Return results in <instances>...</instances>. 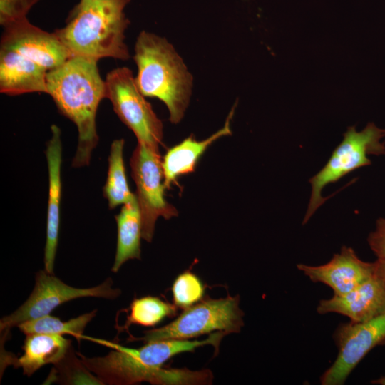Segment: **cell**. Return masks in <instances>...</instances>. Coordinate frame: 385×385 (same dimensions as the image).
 Instances as JSON below:
<instances>
[{
	"label": "cell",
	"mask_w": 385,
	"mask_h": 385,
	"mask_svg": "<svg viewBox=\"0 0 385 385\" xmlns=\"http://www.w3.org/2000/svg\"><path fill=\"white\" fill-rule=\"evenodd\" d=\"M235 108V105L229 113L223 127L207 139L197 140L191 135L167 151L162 159L165 188H169L180 175L193 172L200 158L215 140L232 134L230 122Z\"/></svg>",
	"instance_id": "obj_16"
},
{
	"label": "cell",
	"mask_w": 385,
	"mask_h": 385,
	"mask_svg": "<svg viewBox=\"0 0 385 385\" xmlns=\"http://www.w3.org/2000/svg\"><path fill=\"white\" fill-rule=\"evenodd\" d=\"M47 69L15 51L0 47V92L10 96L47 93Z\"/></svg>",
	"instance_id": "obj_15"
},
{
	"label": "cell",
	"mask_w": 385,
	"mask_h": 385,
	"mask_svg": "<svg viewBox=\"0 0 385 385\" xmlns=\"http://www.w3.org/2000/svg\"><path fill=\"white\" fill-rule=\"evenodd\" d=\"M173 299L177 307L186 309L201 300L204 286L200 279L190 272H185L177 277L172 286Z\"/></svg>",
	"instance_id": "obj_23"
},
{
	"label": "cell",
	"mask_w": 385,
	"mask_h": 385,
	"mask_svg": "<svg viewBox=\"0 0 385 385\" xmlns=\"http://www.w3.org/2000/svg\"><path fill=\"white\" fill-rule=\"evenodd\" d=\"M383 345H385V342L384 343V344H383Z\"/></svg>",
	"instance_id": "obj_28"
},
{
	"label": "cell",
	"mask_w": 385,
	"mask_h": 385,
	"mask_svg": "<svg viewBox=\"0 0 385 385\" xmlns=\"http://www.w3.org/2000/svg\"><path fill=\"white\" fill-rule=\"evenodd\" d=\"M238 296L221 299L207 298L185 309L170 324L144 332L133 340L144 342L168 339H188L217 330L237 333L244 325L243 312L239 307Z\"/></svg>",
	"instance_id": "obj_6"
},
{
	"label": "cell",
	"mask_w": 385,
	"mask_h": 385,
	"mask_svg": "<svg viewBox=\"0 0 385 385\" xmlns=\"http://www.w3.org/2000/svg\"><path fill=\"white\" fill-rule=\"evenodd\" d=\"M320 314L336 313L352 322H363L385 313V286L376 273L358 287L342 296L334 295L319 302Z\"/></svg>",
	"instance_id": "obj_13"
},
{
	"label": "cell",
	"mask_w": 385,
	"mask_h": 385,
	"mask_svg": "<svg viewBox=\"0 0 385 385\" xmlns=\"http://www.w3.org/2000/svg\"><path fill=\"white\" fill-rule=\"evenodd\" d=\"M367 241L377 259L385 260V218L376 220L375 230L369 233Z\"/></svg>",
	"instance_id": "obj_25"
},
{
	"label": "cell",
	"mask_w": 385,
	"mask_h": 385,
	"mask_svg": "<svg viewBox=\"0 0 385 385\" xmlns=\"http://www.w3.org/2000/svg\"><path fill=\"white\" fill-rule=\"evenodd\" d=\"M51 130L52 136L47 143L46 150L48 170L49 187L46 241L44 250V270L50 274H53L60 224L62 145L60 128L56 125H52Z\"/></svg>",
	"instance_id": "obj_14"
},
{
	"label": "cell",
	"mask_w": 385,
	"mask_h": 385,
	"mask_svg": "<svg viewBox=\"0 0 385 385\" xmlns=\"http://www.w3.org/2000/svg\"><path fill=\"white\" fill-rule=\"evenodd\" d=\"M297 267L312 282L324 284L333 290L334 295L342 296L373 276L376 263L363 261L351 247L343 246L324 265L301 263Z\"/></svg>",
	"instance_id": "obj_12"
},
{
	"label": "cell",
	"mask_w": 385,
	"mask_h": 385,
	"mask_svg": "<svg viewBox=\"0 0 385 385\" xmlns=\"http://www.w3.org/2000/svg\"><path fill=\"white\" fill-rule=\"evenodd\" d=\"M227 334L219 331L201 341H155L138 349L83 335V339L111 347L113 350L103 356L87 357L80 353L77 355L103 385H131L143 381L154 384L163 365L169 359L182 352L194 351L197 347L207 344L215 346L217 354L222 338Z\"/></svg>",
	"instance_id": "obj_3"
},
{
	"label": "cell",
	"mask_w": 385,
	"mask_h": 385,
	"mask_svg": "<svg viewBox=\"0 0 385 385\" xmlns=\"http://www.w3.org/2000/svg\"><path fill=\"white\" fill-rule=\"evenodd\" d=\"M112 286L113 280L109 277L96 287L76 288L66 284L53 274L40 270L36 274L35 286L29 298L14 312L1 319V332L9 331L24 322L50 314L61 304L74 299H116L121 290Z\"/></svg>",
	"instance_id": "obj_8"
},
{
	"label": "cell",
	"mask_w": 385,
	"mask_h": 385,
	"mask_svg": "<svg viewBox=\"0 0 385 385\" xmlns=\"http://www.w3.org/2000/svg\"><path fill=\"white\" fill-rule=\"evenodd\" d=\"M39 0H0V24L6 27L26 19L29 10Z\"/></svg>",
	"instance_id": "obj_24"
},
{
	"label": "cell",
	"mask_w": 385,
	"mask_h": 385,
	"mask_svg": "<svg viewBox=\"0 0 385 385\" xmlns=\"http://www.w3.org/2000/svg\"><path fill=\"white\" fill-rule=\"evenodd\" d=\"M384 138L385 129L378 128L373 123H368L359 132L355 126L348 128L326 165L309 179L312 193L303 224L325 202L322 192L327 185L337 182L356 169L371 165L368 155L385 154V142H381Z\"/></svg>",
	"instance_id": "obj_5"
},
{
	"label": "cell",
	"mask_w": 385,
	"mask_h": 385,
	"mask_svg": "<svg viewBox=\"0 0 385 385\" xmlns=\"http://www.w3.org/2000/svg\"><path fill=\"white\" fill-rule=\"evenodd\" d=\"M371 383L374 384L385 385V376L372 380Z\"/></svg>",
	"instance_id": "obj_27"
},
{
	"label": "cell",
	"mask_w": 385,
	"mask_h": 385,
	"mask_svg": "<svg viewBox=\"0 0 385 385\" xmlns=\"http://www.w3.org/2000/svg\"><path fill=\"white\" fill-rule=\"evenodd\" d=\"M130 0H80L66 26L54 31L72 56L99 60L130 58L125 42L129 24L124 9Z\"/></svg>",
	"instance_id": "obj_2"
},
{
	"label": "cell",
	"mask_w": 385,
	"mask_h": 385,
	"mask_svg": "<svg viewBox=\"0 0 385 385\" xmlns=\"http://www.w3.org/2000/svg\"><path fill=\"white\" fill-rule=\"evenodd\" d=\"M124 140L117 139L111 145L108 170L103 194L110 209L131 201L135 197L130 190L123 160Z\"/></svg>",
	"instance_id": "obj_19"
},
{
	"label": "cell",
	"mask_w": 385,
	"mask_h": 385,
	"mask_svg": "<svg viewBox=\"0 0 385 385\" xmlns=\"http://www.w3.org/2000/svg\"><path fill=\"white\" fill-rule=\"evenodd\" d=\"M71 347V341L60 334H28L22 347L24 354L13 364L29 377L43 366L58 363Z\"/></svg>",
	"instance_id": "obj_17"
},
{
	"label": "cell",
	"mask_w": 385,
	"mask_h": 385,
	"mask_svg": "<svg viewBox=\"0 0 385 385\" xmlns=\"http://www.w3.org/2000/svg\"><path fill=\"white\" fill-rule=\"evenodd\" d=\"M0 43V47L15 51L48 71L72 56L54 32L41 29L27 18L4 27Z\"/></svg>",
	"instance_id": "obj_11"
},
{
	"label": "cell",
	"mask_w": 385,
	"mask_h": 385,
	"mask_svg": "<svg viewBox=\"0 0 385 385\" xmlns=\"http://www.w3.org/2000/svg\"><path fill=\"white\" fill-rule=\"evenodd\" d=\"M106 96L120 120L138 139L149 147L159 150L163 138V125L150 103L138 90L132 71L127 67L108 73Z\"/></svg>",
	"instance_id": "obj_7"
},
{
	"label": "cell",
	"mask_w": 385,
	"mask_h": 385,
	"mask_svg": "<svg viewBox=\"0 0 385 385\" xmlns=\"http://www.w3.org/2000/svg\"><path fill=\"white\" fill-rule=\"evenodd\" d=\"M97 310L81 314L68 321L50 314L28 320L19 324L17 327L25 335L32 334H70L78 339H82L83 331L87 324L96 316Z\"/></svg>",
	"instance_id": "obj_20"
},
{
	"label": "cell",
	"mask_w": 385,
	"mask_h": 385,
	"mask_svg": "<svg viewBox=\"0 0 385 385\" xmlns=\"http://www.w3.org/2000/svg\"><path fill=\"white\" fill-rule=\"evenodd\" d=\"M133 59L138 67L136 86L145 97L157 98L178 123L189 104L192 76L173 46L163 37L143 31L135 41Z\"/></svg>",
	"instance_id": "obj_4"
},
{
	"label": "cell",
	"mask_w": 385,
	"mask_h": 385,
	"mask_svg": "<svg viewBox=\"0 0 385 385\" xmlns=\"http://www.w3.org/2000/svg\"><path fill=\"white\" fill-rule=\"evenodd\" d=\"M376 263V273L381 278L385 286V260L377 259Z\"/></svg>",
	"instance_id": "obj_26"
},
{
	"label": "cell",
	"mask_w": 385,
	"mask_h": 385,
	"mask_svg": "<svg viewBox=\"0 0 385 385\" xmlns=\"http://www.w3.org/2000/svg\"><path fill=\"white\" fill-rule=\"evenodd\" d=\"M117 224V246L113 272H118L128 260L140 259V238L142 218L135 197L123 205L120 213L115 217Z\"/></svg>",
	"instance_id": "obj_18"
},
{
	"label": "cell",
	"mask_w": 385,
	"mask_h": 385,
	"mask_svg": "<svg viewBox=\"0 0 385 385\" xmlns=\"http://www.w3.org/2000/svg\"><path fill=\"white\" fill-rule=\"evenodd\" d=\"M98 60L72 56L46 74L47 94L59 111L77 127L78 144L72 161L73 168L88 165L97 145L96 117L98 105L106 96V85L99 73Z\"/></svg>",
	"instance_id": "obj_1"
},
{
	"label": "cell",
	"mask_w": 385,
	"mask_h": 385,
	"mask_svg": "<svg viewBox=\"0 0 385 385\" xmlns=\"http://www.w3.org/2000/svg\"><path fill=\"white\" fill-rule=\"evenodd\" d=\"M130 168L142 218V238L150 242L158 218L170 219L178 215V211L164 197L165 188L159 150L138 142L130 158Z\"/></svg>",
	"instance_id": "obj_9"
},
{
	"label": "cell",
	"mask_w": 385,
	"mask_h": 385,
	"mask_svg": "<svg viewBox=\"0 0 385 385\" xmlns=\"http://www.w3.org/2000/svg\"><path fill=\"white\" fill-rule=\"evenodd\" d=\"M175 305L168 303L158 297L146 296L134 299L129 308L124 328L132 324L145 327H153L159 324L164 318L172 317L176 313Z\"/></svg>",
	"instance_id": "obj_21"
},
{
	"label": "cell",
	"mask_w": 385,
	"mask_h": 385,
	"mask_svg": "<svg viewBox=\"0 0 385 385\" xmlns=\"http://www.w3.org/2000/svg\"><path fill=\"white\" fill-rule=\"evenodd\" d=\"M46 383L58 382L63 384H101V381L90 371L72 349L58 363L54 364Z\"/></svg>",
	"instance_id": "obj_22"
},
{
	"label": "cell",
	"mask_w": 385,
	"mask_h": 385,
	"mask_svg": "<svg viewBox=\"0 0 385 385\" xmlns=\"http://www.w3.org/2000/svg\"><path fill=\"white\" fill-rule=\"evenodd\" d=\"M333 339L338 349L334 363L321 376L322 385H342L376 346L385 342V313L363 322L340 324Z\"/></svg>",
	"instance_id": "obj_10"
}]
</instances>
